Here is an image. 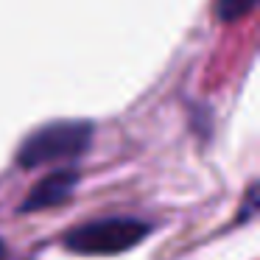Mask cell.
<instances>
[{"instance_id":"6da1fadb","label":"cell","mask_w":260,"mask_h":260,"mask_svg":"<svg viewBox=\"0 0 260 260\" xmlns=\"http://www.w3.org/2000/svg\"><path fill=\"white\" fill-rule=\"evenodd\" d=\"M92 143V123L87 120H53L31 132L17 151L20 168H37L51 162H70L81 157Z\"/></svg>"},{"instance_id":"7a4b0ae2","label":"cell","mask_w":260,"mask_h":260,"mask_svg":"<svg viewBox=\"0 0 260 260\" xmlns=\"http://www.w3.org/2000/svg\"><path fill=\"white\" fill-rule=\"evenodd\" d=\"M148 235V224L129 215L98 218L90 224L73 226L64 235V246L76 254H118L137 246Z\"/></svg>"},{"instance_id":"3957f363","label":"cell","mask_w":260,"mask_h":260,"mask_svg":"<svg viewBox=\"0 0 260 260\" xmlns=\"http://www.w3.org/2000/svg\"><path fill=\"white\" fill-rule=\"evenodd\" d=\"M76 182H79V171H53L28 193V199L23 202L20 210L31 213V210H45L53 207V204H62L76 190Z\"/></svg>"},{"instance_id":"277c9868","label":"cell","mask_w":260,"mask_h":260,"mask_svg":"<svg viewBox=\"0 0 260 260\" xmlns=\"http://www.w3.org/2000/svg\"><path fill=\"white\" fill-rule=\"evenodd\" d=\"M254 3L257 0H215V14L224 23H230V20H238L243 14H249L254 9Z\"/></svg>"},{"instance_id":"5b68a950","label":"cell","mask_w":260,"mask_h":260,"mask_svg":"<svg viewBox=\"0 0 260 260\" xmlns=\"http://www.w3.org/2000/svg\"><path fill=\"white\" fill-rule=\"evenodd\" d=\"M0 260H6V243L0 241Z\"/></svg>"}]
</instances>
